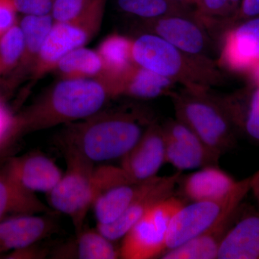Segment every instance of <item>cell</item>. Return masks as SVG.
<instances>
[{
  "label": "cell",
  "instance_id": "cell-34",
  "mask_svg": "<svg viewBox=\"0 0 259 259\" xmlns=\"http://www.w3.org/2000/svg\"><path fill=\"white\" fill-rule=\"evenodd\" d=\"M256 17H259V0H241L236 14L227 24L225 30L235 24Z\"/></svg>",
  "mask_w": 259,
  "mask_h": 259
},
{
  "label": "cell",
  "instance_id": "cell-33",
  "mask_svg": "<svg viewBox=\"0 0 259 259\" xmlns=\"http://www.w3.org/2000/svg\"><path fill=\"white\" fill-rule=\"evenodd\" d=\"M17 11L14 0H0V37L16 25Z\"/></svg>",
  "mask_w": 259,
  "mask_h": 259
},
{
  "label": "cell",
  "instance_id": "cell-31",
  "mask_svg": "<svg viewBox=\"0 0 259 259\" xmlns=\"http://www.w3.org/2000/svg\"><path fill=\"white\" fill-rule=\"evenodd\" d=\"M92 0H56L52 15L54 22H63L75 18L83 11Z\"/></svg>",
  "mask_w": 259,
  "mask_h": 259
},
{
  "label": "cell",
  "instance_id": "cell-12",
  "mask_svg": "<svg viewBox=\"0 0 259 259\" xmlns=\"http://www.w3.org/2000/svg\"><path fill=\"white\" fill-rule=\"evenodd\" d=\"M181 178L182 171H178L169 176H156L150 179L117 221L110 224H97L96 228L110 241L115 242L122 239L127 231L150 209L173 195Z\"/></svg>",
  "mask_w": 259,
  "mask_h": 259
},
{
  "label": "cell",
  "instance_id": "cell-7",
  "mask_svg": "<svg viewBox=\"0 0 259 259\" xmlns=\"http://www.w3.org/2000/svg\"><path fill=\"white\" fill-rule=\"evenodd\" d=\"M250 177H247L238 181L234 190L224 198L185 204L170 223L167 232L166 250L202 234L236 211L250 192Z\"/></svg>",
  "mask_w": 259,
  "mask_h": 259
},
{
  "label": "cell",
  "instance_id": "cell-26",
  "mask_svg": "<svg viewBox=\"0 0 259 259\" xmlns=\"http://www.w3.org/2000/svg\"><path fill=\"white\" fill-rule=\"evenodd\" d=\"M54 71L61 79H100L103 64L97 50L81 47L61 58Z\"/></svg>",
  "mask_w": 259,
  "mask_h": 259
},
{
  "label": "cell",
  "instance_id": "cell-22",
  "mask_svg": "<svg viewBox=\"0 0 259 259\" xmlns=\"http://www.w3.org/2000/svg\"><path fill=\"white\" fill-rule=\"evenodd\" d=\"M250 90L220 96L237 132L259 144V84Z\"/></svg>",
  "mask_w": 259,
  "mask_h": 259
},
{
  "label": "cell",
  "instance_id": "cell-13",
  "mask_svg": "<svg viewBox=\"0 0 259 259\" xmlns=\"http://www.w3.org/2000/svg\"><path fill=\"white\" fill-rule=\"evenodd\" d=\"M166 163L164 136L161 124L155 120L148 126L139 141L121 158V168L136 182L157 176Z\"/></svg>",
  "mask_w": 259,
  "mask_h": 259
},
{
  "label": "cell",
  "instance_id": "cell-9",
  "mask_svg": "<svg viewBox=\"0 0 259 259\" xmlns=\"http://www.w3.org/2000/svg\"><path fill=\"white\" fill-rule=\"evenodd\" d=\"M141 33L156 35L180 50L198 56H209L212 40L209 29L194 15H172L152 20H139Z\"/></svg>",
  "mask_w": 259,
  "mask_h": 259
},
{
  "label": "cell",
  "instance_id": "cell-25",
  "mask_svg": "<svg viewBox=\"0 0 259 259\" xmlns=\"http://www.w3.org/2000/svg\"><path fill=\"white\" fill-rule=\"evenodd\" d=\"M134 39L118 33L105 37L97 51L103 64V74L100 79L112 84L135 64L133 59Z\"/></svg>",
  "mask_w": 259,
  "mask_h": 259
},
{
  "label": "cell",
  "instance_id": "cell-4",
  "mask_svg": "<svg viewBox=\"0 0 259 259\" xmlns=\"http://www.w3.org/2000/svg\"><path fill=\"white\" fill-rule=\"evenodd\" d=\"M135 64L192 90H211L224 82L217 61L177 49L156 35L141 33L134 39Z\"/></svg>",
  "mask_w": 259,
  "mask_h": 259
},
{
  "label": "cell",
  "instance_id": "cell-15",
  "mask_svg": "<svg viewBox=\"0 0 259 259\" xmlns=\"http://www.w3.org/2000/svg\"><path fill=\"white\" fill-rule=\"evenodd\" d=\"M5 160L15 180L34 193H49L64 175L54 160L39 151L5 157Z\"/></svg>",
  "mask_w": 259,
  "mask_h": 259
},
{
  "label": "cell",
  "instance_id": "cell-5",
  "mask_svg": "<svg viewBox=\"0 0 259 259\" xmlns=\"http://www.w3.org/2000/svg\"><path fill=\"white\" fill-rule=\"evenodd\" d=\"M177 120L221 157L236 144L237 131L221 97L210 90L183 88L171 96Z\"/></svg>",
  "mask_w": 259,
  "mask_h": 259
},
{
  "label": "cell",
  "instance_id": "cell-16",
  "mask_svg": "<svg viewBox=\"0 0 259 259\" xmlns=\"http://www.w3.org/2000/svg\"><path fill=\"white\" fill-rule=\"evenodd\" d=\"M217 258L259 259V211L241 214L240 207L221 242Z\"/></svg>",
  "mask_w": 259,
  "mask_h": 259
},
{
  "label": "cell",
  "instance_id": "cell-3",
  "mask_svg": "<svg viewBox=\"0 0 259 259\" xmlns=\"http://www.w3.org/2000/svg\"><path fill=\"white\" fill-rule=\"evenodd\" d=\"M62 152L66 170L59 183L47 194L48 199L51 209L70 218L76 234L86 225L88 213L99 194L112 186L133 180L120 166H96L74 151L64 150Z\"/></svg>",
  "mask_w": 259,
  "mask_h": 259
},
{
  "label": "cell",
  "instance_id": "cell-37",
  "mask_svg": "<svg viewBox=\"0 0 259 259\" xmlns=\"http://www.w3.org/2000/svg\"><path fill=\"white\" fill-rule=\"evenodd\" d=\"M174 1L177 2L180 4L187 5V6L192 7L194 8L195 6L196 0H174Z\"/></svg>",
  "mask_w": 259,
  "mask_h": 259
},
{
  "label": "cell",
  "instance_id": "cell-17",
  "mask_svg": "<svg viewBox=\"0 0 259 259\" xmlns=\"http://www.w3.org/2000/svg\"><path fill=\"white\" fill-rule=\"evenodd\" d=\"M177 85L171 79L136 64L112 83L117 98L128 97L140 100L171 97Z\"/></svg>",
  "mask_w": 259,
  "mask_h": 259
},
{
  "label": "cell",
  "instance_id": "cell-6",
  "mask_svg": "<svg viewBox=\"0 0 259 259\" xmlns=\"http://www.w3.org/2000/svg\"><path fill=\"white\" fill-rule=\"evenodd\" d=\"M107 0H92L77 16L54 22L48 33L31 78L40 79L54 71L61 58L71 51L84 47L100 31Z\"/></svg>",
  "mask_w": 259,
  "mask_h": 259
},
{
  "label": "cell",
  "instance_id": "cell-36",
  "mask_svg": "<svg viewBox=\"0 0 259 259\" xmlns=\"http://www.w3.org/2000/svg\"><path fill=\"white\" fill-rule=\"evenodd\" d=\"M250 191H251L259 204V170L250 176Z\"/></svg>",
  "mask_w": 259,
  "mask_h": 259
},
{
  "label": "cell",
  "instance_id": "cell-10",
  "mask_svg": "<svg viewBox=\"0 0 259 259\" xmlns=\"http://www.w3.org/2000/svg\"><path fill=\"white\" fill-rule=\"evenodd\" d=\"M164 136L166 163L178 171L218 166L219 156L214 154L193 131L177 119L162 125Z\"/></svg>",
  "mask_w": 259,
  "mask_h": 259
},
{
  "label": "cell",
  "instance_id": "cell-24",
  "mask_svg": "<svg viewBox=\"0 0 259 259\" xmlns=\"http://www.w3.org/2000/svg\"><path fill=\"white\" fill-rule=\"evenodd\" d=\"M146 182L127 181L99 194L92 207L97 224H110L117 221L142 190Z\"/></svg>",
  "mask_w": 259,
  "mask_h": 259
},
{
  "label": "cell",
  "instance_id": "cell-11",
  "mask_svg": "<svg viewBox=\"0 0 259 259\" xmlns=\"http://www.w3.org/2000/svg\"><path fill=\"white\" fill-rule=\"evenodd\" d=\"M223 33L220 67L250 75L259 66V17L240 22Z\"/></svg>",
  "mask_w": 259,
  "mask_h": 259
},
{
  "label": "cell",
  "instance_id": "cell-23",
  "mask_svg": "<svg viewBox=\"0 0 259 259\" xmlns=\"http://www.w3.org/2000/svg\"><path fill=\"white\" fill-rule=\"evenodd\" d=\"M239 208L202 234L184 244L166 250L162 259H215L223 238L231 228Z\"/></svg>",
  "mask_w": 259,
  "mask_h": 259
},
{
  "label": "cell",
  "instance_id": "cell-30",
  "mask_svg": "<svg viewBox=\"0 0 259 259\" xmlns=\"http://www.w3.org/2000/svg\"><path fill=\"white\" fill-rule=\"evenodd\" d=\"M17 116L4 103L0 101V158L5 154L19 139Z\"/></svg>",
  "mask_w": 259,
  "mask_h": 259
},
{
  "label": "cell",
  "instance_id": "cell-38",
  "mask_svg": "<svg viewBox=\"0 0 259 259\" xmlns=\"http://www.w3.org/2000/svg\"><path fill=\"white\" fill-rule=\"evenodd\" d=\"M1 100H2V97H1V96H0V101H1Z\"/></svg>",
  "mask_w": 259,
  "mask_h": 259
},
{
  "label": "cell",
  "instance_id": "cell-1",
  "mask_svg": "<svg viewBox=\"0 0 259 259\" xmlns=\"http://www.w3.org/2000/svg\"><path fill=\"white\" fill-rule=\"evenodd\" d=\"M156 120L149 109L123 106L103 109L83 120L64 125L56 143L94 163L122 158Z\"/></svg>",
  "mask_w": 259,
  "mask_h": 259
},
{
  "label": "cell",
  "instance_id": "cell-35",
  "mask_svg": "<svg viewBox=\"0 0 259 259\" xmlns=\"http://www.w3.org/2000/svg\"><path fill=\"white\" fill-rule=\"evenodd\" d=\"M37 243L28 245L25 248L13 250L2 255L5 258L16 259H42L46 258L49 255L50 251L48 248L37 245Z\"/></svg>",
  "mask_w": 259,
  "mask_h": 259
},
{
  "label": "cell",
  "instance_id": "cell-18",
  "mask_svg": "<svg viewBox=\"0 0 259 259\" xmlns=\"http://www.w3.org/2000/svg\"><path fill=\"white\" fill-rule=\"evenodd\" d=\"M54 212L35 193L24 188L12 175L5 157L0 158V220L15 214Z\"/></svg>",
  "mask_w": 259,
  "mask_h": 259
},
{
  "label": "cell",
  "instance_id": "cell-32",
  "mask_svg": "<svg viewBox=\"0 0 259 259\" xmlns=\"http://www.w3.org/2000/svg\"><path fill=\"white\" fill-rule=\"evenodd\" d=\"M17 10L26 15H51L56 0H14Z\"/></svg>",
  "mask_w": 259,
  "mask_h": 259
},
{
  "label": "cell",
  "instance_id": "cell-19",
  "mask_svg": "<svg viewBox=\"0 0 259 259\" xmlns=\"http://www.w3.org/2000/svg\"><path fill=\"white\" fill-rule=\"evenodd\" d=\"M182 192L191 202L218 200L224 198L234 190L238 181L218 166L199 168L183 180H180Z\"/></svg>",
  "mask_w": 259,
  "mask_h": 259
},
{
  "label": "cell",
  "instance_id": "cell-8",
  "mask_svg": "<svg viewBox=\"0 0 259 259\" xmlns=\"http://www.w3.org/2000/svg\"><path fill=\"white\" fill-rule=\"evenodd\" d=\"M185 204L183 199L171 195L150 209L122 238L120 258L151 259L161 256L166 250L170 223Z\"/></svg>",
  "mask_w": 259,
  "mask_h": 259
},
{
  "label": "cell",
  "instance_id": "cell-14",
  "mask_svg": "<svg viewBox=\"0 0 259 259\" xmlns=\"http://www.w3.org/2000/svg\"><path fill=\"white\" fill-rule=\"evenodd\" d=\"M15 214L0 220V256L39 243L57 230L52 214Z\"/></svg>",
  "mask_w": 259,
  "mask_h": 259
},
{
  "label": "cell",
  "instance_id": "cell-28",
  "mask_svg": "<svg viewBox=\"0 0 259 259\" xmlns=\"http://www.w3.org/2000/svg\"><path fill=\"white\" fill-rule=\"evenodd\" d=\"M241 0H196V13L204 25L226 28L227 24L236 14Z\"/></svg>",
  "mask_w": 259,
  "mask_h": 259
},
{
  "label": "cell",
  "instance_id": "cell-29",
  "mask_svg": "<svg viewBox=\"0 0 259 259\" xmlns=\"http://www.w3.org/2000/svg\"><path fill=\"white\" fill-rule=\"evenodd\" d=\"M23 47V31L18 25L0 37V76L14 71L21 57Z\"/></svg>",
  "mask_w": 259,
  "mask_h": 259
},
{
  "label": "cell",
  "instance_id": "cell-2",
  "mask_svg": "<svg viewBox=\"0 0 259 259\" xmlns=\"http://www.w3.org/2000/svg\"><path fill=\"white\" fill-rule=\"evenodd\" d=\"M115 98L111 84L105 80L61 79L16 115L19 137L83 120Z\"/></svg>",
  "mask_w": 259,
  "mask_h": 259
},
{
  "label": "cell",
  "instance_id": "cell-20",
  "mask_svg": "<svg viewBox=\"0 0 259 259\" xmlns=\"http://www.w3.org/2000/svg\"><path fill=\"white\" fill-rule=\"evenodd\" d=\"M54 20L52 15H25L20 23L24 47L18 65L12 72L11 82H17L25 76H31L36 66L44 40Z\"/></svg>",
  "mask_w": 259,
  "mask_h": 259
},
{
  "label": "cell",
  "instance_id": "cell-21",
  "mask_svg": "<svg viewBox=\"0 0 259 259\" xmlns=\"http://www.w3.org/2000/svg\"><path fill=\"white\" fill-rule=\"evenodd\" d=\"M56 258L117 259L120 258V248L114 245L97 228L86 226L76 233L74 242L63 245L54 250Z\"/></svg>",
  "mask_w": 259,
  "mask_h": 259
},
{
  "label": "cell",
  "instance_id": "cell-27",
  "mask_svg": "<svg viewBox=\"0 0 259 259\" xmlns=\"http://www.w3.org/2000/svg\"><path fill=\"white\" fill-rule=\"evenodd\" d=\"M122 12L141 20H152L172 15H194L195 8L174 0H117Z\"/></svg>",
  "mask_w": 259,
  "mask_h": 259
}]
</instances>
